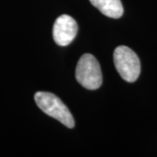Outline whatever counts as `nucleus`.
Masks as SVG:
<instances>
[{"instance_id":"nucleus-5","label":"nucleus","mask_w":157,"mask_h":157,"mask_svg":"<svg viewBox=\"0 0 157 157\" xmlns=\"http://www.w3.org/2000/svg\"><path fill=\"white\" fill-rule=\"evenodd\" d=\"M102 14L112 18H119L123 14V6L121 0H89Z\"/></svg>"},{"instance_id":"nucleus-1","label":"nucleus","mask_w":157,"mask_h":157,"mask_svg":"<svg viewBox=\"0 0 157 157\" xmlns=\"http://www.w3.org/2000/svg\"><path fill=\"white\" fill-rule=\"evenodd\" d=\"M34 99L37 106L51 117L56 119L69 128L74 127V119L67 107L55 94L47 92H38Z\"/></svg>"},{"instance_id":"nucleus-2","label":"nucleus","mask_w":157,"mask_h":157,"mask_svg":"<svg viewBox=\"0 0 157 157\" xmlns=\"http://www.w3.org/2000/svg\"><path fill=\"white\" fill-rule=\"evenodd\" d=\"M75 76L78 83L88 90L98 89L102 84L101 66L95 57L89 53L78 59Z\"/></svg>"},{"instance_id":"nucleus-4","label":"nucleus","mask_w":157,"mask_h":157,"mask_svg":"<svg viewBox=\"0 0 157 157\" xmlns=\"http://www.w3.org/2000/svg\"><path fill=\"white\" fill-rule=\"evenodd\" d=\"M78 33V25L71 16L64 14L56 19L52 35L57 45L67 46L75 39Z\"/></svg>"},{"instance_id":"nucleus-3","label":"nucleus","mask_w":157,"mask_h":157,"mask_svg":"<svg viewBox=\"0 0 157 157\" xmlns=\"http://www.w3.org/2000/svg\"><path fill=\"white\" fill-rule=\"evenodd\" d=\"M114 66L121 77L128 82H135L140 73V62L134 51L128 46H118L113 52Z\"/></svg>"}]
</instances>
